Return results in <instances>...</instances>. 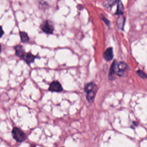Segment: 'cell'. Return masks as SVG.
<instances>
[{"label":"cell","mask_w":147,"mask_h":147,"mask_svg":"<svg viewBox=\"0 0 147 147\" xmlns=\"http://www.w3.org/2000/svg\"><path fill=\"white\" fill-rule=\"evenodd\" d=\"M86 99L89 102H92L96 93V85L93 82L87 83L84 87Z\"/></svg>","instance_id":"6da1fadb"},{"label":"cell","mask_w":147,"mask_h":147,"mask_svg":"<svg viewBox=\"0 0 147 147\" xmlns=\"http://www.w3.org/2000/svg\"><path fill=\"white\" fill-rule=\"evenodd\" d=\"M129 67L127 64L124 61H114V70L115 75L118 76H123L125 73L128 70Z\"/></svg>","instance_id":"7a4b0ae2"},{"label":"cell","mask_w":147,"mask_h":147,"mask_svg":"<svg viewBox=\"0 0 147 147\" xmlns=\"http://www.w3.org/2000/svg\"><path fill=\"white\" fill-rule=\"evenodd\" d=\"M13 138L18 142H21L25 140L26 134L19 128L14 127L11 130Z\"/></svg>","instance_id":"3957f363"},{"label":"cell","mask_w":147,"mask_h":147,"mask_svg":"<svg viewBox=\"0 0 147 147\" xmlns=\"http://www.w3.org/2000/svg\"><path fill=\"white\" fill-rule=\"evenodd\" d=\"M40 28L42 32L48 34H51L54 32V26L52 22L49 20L43 21L40 25Z\"/></svg>","instance_id":"277c9868"},{"label":"cell","mask_w":147,"mask_h":147,"mask_svg":"<svg viewBox=\"0 0 147 147\" xmlns=\"http://www.w3.org/2000/svg\"><path fill=\"white\" fill-rule=\"evenodd\" d=\"M48 90L51 92H61L63 91V87L60 83L57 80L53 81L49 86Z\"/></svg>","instance_id":"5b68a950"},{"label":"cell","mask_w":147,"mask_h":147,"mask_svg":"<svg viewBox=\"0 0 147 147\" xmlns=\"http://www.w3.org/2000/svg\"><path fill=\"white\" fill-rule=\"evenodd\" d=\"M14 50H15V55L21 58V59H23L25 55V51L24 49V47L21 45H17L14 47Z\"/></svg>","instance_id":"8992f818"},{"label":"cell","mask_w":147,"mask_h":147,"mask_svg":"<svg viewBox=\"0 0 147 147\" xmlns=\"http://www.w3.org/2000/svg\"><path fill=\"white\" fill-rule=\"evenodd\" d=\"M103 58L104 59L107 61H109L110 60H111L113 59L114 57V53H113V49L112 47H109L108 48H107L103 55Z\"/></svg>","instance_id":"52a82bcc"},{"label":"cell","mask_w":147,"mask_h":147,"mask_svg":"<svg viewBox=\"0 0 147 147\" xmlns=\"http://www.w3.org/2000/svg\"><path fill=\"white\" fill-rule=\"evenodd\" d=\"M36 58H37L36 56H34L30 52H28L25 53L23 60H24L28 64H30L31 63L34 62V60Z\"/></svg>","instance_id":"ba28073f"},{"label":"cell","mask_w":147,"mask_h":147,"mask_svg":"<svg viewBox=\"0 0 147 147\" xmlns=\"http://www.w3.org/2000/svg\"><path fill=\"white\" fill-rule=\"evenodd\" d=\"M126 18L123 15L119 16L117 20V26L118 28L121 30H123Z\"/></svg>","instance_id":"9c48e42d"},{"label":"cell","mask_w":147,"mask_h":147,"mask_svg":"<svg viewBox=\"0 0 147 147\" xmlns=\"http://www.w3.org/2000/svg\"><path fill=\"white\" fill-rule=\"evenodd\" d=\"M124 12H125V8H124L122 2H121V1L119 0L118 1L117 9L116 12L115 13V14L121 16V15H123L124 14Z\"/></svg>","instance_id":"30bf717a"},{"label":"cell","mask_w":147,"mask_h":147,"mask_svg":"<svg viewBox=\"0 0 147 147\" xmlns=\"http://www.w3.org/2000/svg\"><path fill=\"white\" fill-rule=\"evenodd\" d=\"M21 41L23 43H27L29 41V37L27 33L24 31H20L19 32Z\"/></svg>","instance_id":"8fae6325"},{"label":"cell","mask_w":147,"mask_h":147,"mask_svg":"<svg viewBox=\"0 0 147 147\" xmlns=\"http://www.w3.org/2000/svg\"><path fill=\"white\" fill-rule=\"evenodd\" d=\"M119 0H104L103 6L105 8H111Z\"/></svg>","instance_id":"7c38bea8"},{"label":"cell","mask_w":147,"mask_h":147,"mask_svg":"<svg viewBox=\"0 0 147 147\" xmlns=\"http://www.w3.org/2000/svg\"><path fill=\"white\" fill-rule=\"evenodd\" d=\"M115 75L114 74V61L111 65V67L109 69V79L110 80H113L115 79V77L114 75Z\"/></svg>","instance_id":"4fadbf2b"},{"label":"cell","mask_w":147,"mask_h":147,"mask_svg":"<svg viewBox=\"0 0 147 147\" xmlns=\"http://www.w3.org/2000/svg\"><path fill=\"white\" fill-rule=\"evenodd\" d=\"M136 73L138 75V76L141 78L142 79H146L147 78V76L146 75V74L142 70L138 69L136 71Z\"/></svg>","instance_id":"5bb4252c"},{"label":"cell","mask_w":147,"mask_h":147,"mask_svg":"<svg viewBox=\"0 0 147 147\" xmlns=\"http://www.w3.org/2000/svg\"><path fill=\"white\" fill-rule=\"evenodd\" d=\"M100 17L101 20L106 24V25L107 26H109L110 25V21H109L108 19H107V18H106V17H105L103 14H100Z\"/></svg>","instance_id":"9a60e30c"},{"label":"cell","mask_w":147,"mask_h":147,"mask_svg":"<svg viewBox=\"0 0 147 147\" xmlns=\"http://www.w3.org/2000/svg\"><path fill=\"white\" fill-rule=\"evenodd\" d=\"M3 34H4V31L2 29V27L0 25V38L3 35Z\"/></svg>","instance_id":"2e32d148"},{"label":"cell","mask_w":147,"mask_h":147,"mask_svg":"<svg viewBox=\"0 0 147 147\" xmlns=\"http://www.w3.org/2000/svg\"><path fill=\"white\" fill-rule=\"evenodd\" d=\"M1 51H2V47H1V45L0 44V53L1 52Z\"/></svg>","instance_id":"e0dca14e"},{"label":"cell","mask_w":147,"mask_h":147,"mask_svg":"<svg viewBox=\"0 0 147 147\" xmlns=\"http://www.w3.org/2000/svg\"><path fill=\"white\" fill-rule=\"evenodd\" d=\"M62 147H64V146H62Z\"/></svg>","instance_id":"ac0fdd59"}]
</instances>
